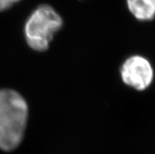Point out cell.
Masks as SVG:
<instances>
[{
  "instance_id": "1",
  "label": "cell",
  "mask_w": 155,
  "mask_h": 154,
  "mask_svg": "<svg viewBox=\"0 0 155 154\" xmlns=\"http://www.w3.org/2000/svg\"><path fill=\"white\" fill-rule=\"evenodd\" d=\"M28 107L18 92L0 90V149L12 151L18 147L25 132Z\"/></svg>"
},
{
  "instance_id": "2",
  "label": "cell",
  "mask_w": 155,
  "mask_h": 154,
  "mask_svg": "<svg viewBox=\"0 0 155 154\" xmlns=\"http://www.w3.org/2000/svg\"><path fill=\"white\" fill-rule=\"evenodd\" d=\"M62 25V18L53 6L47 3L40 4L32 10L25 25L24 31L28 45L35 51H47L54 34Z\"/></svg>"
},
{
  "instance_id": "3",
  "label": "cell",
  "mask_w": 155,
  "mask_h": 154,
  "mask_svg": "<svg viewBox=\"0 0 155 154\" xmlns=\"http://www.w3.org/2000/svg\"><path fill=\"white\" fill-rule=\"evenodd\" d=\"M123 82L136 90L147 89L153 80V68L147 59L133 55L126 59L120 69Z\"/></svg>"
},
{
  "instance_id": "4",
  "label": "cell",
  "mask_w": 155,
  "mask_h": 154,
  "mask_svg": "<svg viewBox=\"0 0 155 154\" xmlns=\"http://www.w3.org/2000/svg\"><path fill=\"white\" fill-rule=\"evenodd\" d=\"M128 11L140 21H150L155 18V0H125Z\"/></svg>"
},
{
  "instance_id": "5",
  "label": "cell",
  "mask_w": 155,
  "mask_h": 154,
  "mask_svg": "<svg viewBox=\"0 0 155 154\" xmlns=\"http://www.w3.org/2000/svg\"><path fill=\"white\" fill-rule=\"evenodd\" d=\"M22 0H0V13L10 10Z\"/></svg>"
}]
</instances>
